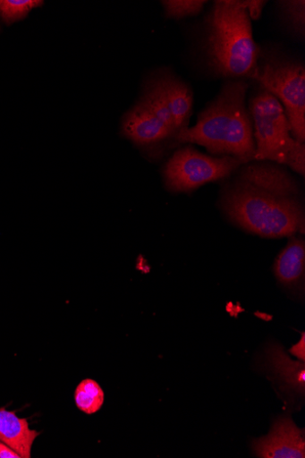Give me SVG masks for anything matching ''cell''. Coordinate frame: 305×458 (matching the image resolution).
<instances>
[{
  "label": "cell",
  "instance_id": "cell-14",
  "mask_svg": "<svg viewBox=\"0 0 305 458\" xmlns=\"http://www.w3.org/2000/svg\"><path fill=\"white\" fill-rule=\"evenodd\" d=\"M282 18L290 31L300 39L305 35V2L304 0H284L278 2Z\"/></svg>",
  "mask_w": 305,
  "mask_h": 458
},
{
  "label": "cell",
  "instance_id": "cell-1",
  "mask_svg": "<svg viewBox=\"0 0 305 458\" xmlns=\"http://www.w3.org/2000/svg\"><path fill=\"white\" fill-rule=\"evenodd\" d=\"M296 182L284 170L265 163L243 166L222 196L228 217L263 237L281 238L304 233V210Z\"/></svg>",
  "mask_w": 305,
  "mask_h": 458
},
{
  "label": "cell",
  "instance_id": "cell-15",
  "mask_svg": "<svg viewBox=\"0 0 305 458\" xmlns=\"http://www.w3.org/2000/svg\"><path fill=\"white\" fill-rule=\"evenodd\" d=\"M42 4L40 0H0V17L10 25L24 19L32 9Z\"/></svg>",
  "mask_w": 305,
  "mask_h": 458
},
{
  "label": "cell",
  "instance_id": "cell-7",
  "mask_svg": "<svg viewBox=\"0 0 305 458\" xmlns=\"http://www.w3.org/2000/svg\"><path fill=\"white\" fill-rule=\"evenodd\" d=\"M252 450L257 457L304 458V430L284 416L275 422L267 437L253 441Z\"/></svg>",
  "mask_w": 305,
  "mask_h": 458
},
{
  "label": "cell",
  "instance_id": "cell-9",
  "mask_svg": "<svg viewBox=\"0 0 305 458\" xmlns=\"http://www.w3.org/2000/svg\"><path fill=\"white\" fill-rule=\"evenodd\" d=\"M123 135L139 146H147L174 138L173 132L142 103L123 117Z\"/></svg>",
  "mask_w": 305,
  "mask_h": 458
},
{
  "label": "cell",
  "instance_id": "cell-2",
  "mask_svg": "<svg viewBox=\"0 0 305 458\" xmlns=\"http://www.w3.org/2000/svg\"><path fill=\"white\" fill-rule=\"evenodd\" d=\"M247 80H227L222 89L200 112L192 128L180 132L179 143H194L212 155L233 157L248 164L255 157L250 114L246 105Z\"/></svg>",
  "mask_w": 305,
  "mask_h": 458
},
{
  "label": "cell",
  "instance_id": "cell-13",
  "mask_svg": "<svg viewBox=\"0 0 305 458\" xmlns=\"http://www.w3.org/2000/svg\"><path fill=\"white\" fill-rule=\"evenodd\" d=\"M74 400L80 411L86 414H94L103 407L105 393L97 382L86 379L77 386Z\"/></svg>",
  "mask_w": 305,
  "mask_h": 458
},
{
  "label": "cell",
  "instance_id": "cell-10",
  "mask_svg": "<svg viewBox=\"0 0 305 458\" xmlns=\"http://www.w3.org/2000/svg\"><path fill=\"white\" fill-rule=\"evenodd\" d=\"M268 362L274 376L284 392L304 397L305 366L304 362L292 360L281 346H272L268 352Z\"/></svg>",
  "mask_w": 305,
  "mask_h": 458
},
{
  "label": "cell",
  "instance_id": "cell-6",
  "mask_svg": "<svg viewBox=\"0 0 305 458\" xmlns=\"http://www.w3.org/2000/svg\"><path fill=\"white\" fill-rule=\"evenodd\" d=\"M241 164L233 157L208 156L185 147L167 161L164 178L169 191L191 192L206 183L229 178Z\"/></svg>",
  "mask_w": 305,
  "mask_h": 458
},
{
  "label": "cell",
  "instance_id": "cell-5",
  "mask_svg": "<svg viewBox=\"0 0 305 458\" xmlns=\"http://www.w3.org/2000/svg\"><path fill=\"white\" fill-rule=\"evenodd\" d=\"M255 157L258 161L287 165L297 142L291 134L284 106L271 93L258 87L249 100Z\"/></svg>",
  "mask_w": 305,
  "mask_h": 458
},
{
  "label": "cell",
  "instance_id": "cell-4",
  "mask_svg": "<svg viewBox=\"0 0 305 458\" xmlns=\"http://www.w3.org/2000/svg\"><path fill=\"white\" fill-rule=\"evenodd\" d=\"M275 96L284 106L292 137L305 141L304 64L275 49H261L251 79Z\"/></svg>",
  "mask_w": 305,
  "mask_h": 458
},
{
  "label": "cell",
  "instance_id": "cell-17",
  "mask_svg": "<svg viewBox=\"0 0 305 458\" xmlns=\"http://www.w3.org/2000/svg\"><path fill=\"white\" fill-rule=\"evenodd\" d=\"M305 145L301 142H297L296 146L291 152L287 165L290 168L298 174L304 176L305 172Z\"/></svg>",
  "mask_w": 305,
  "mask_h": 458
},
{
  "label": "cell",
  "instance_id": "cell-18",
  "mask_svg": "<svg viewBox=\"0 0 305 458\" xmlns=\"http://www.w3.org/2000/svg\"><path fill=\"white\" fill-rule=\"evenodd\" d=\"M267 2H263V0H247V2H245V5L250 21H256L260 18L261 13H263L264 8L267 5Z\"/></svg>",
  "mask_w": 305,
  "mask_h": 458
},
{
  "label": "cell",
  "instance_id": "cell-11",
  "mask_svg": "<svg viewBox=\"0 0 305 458\" xmlns=\"http://www.w3.org/2000/svg\"><path fill=\"white\" fill-rule=\"evenodd\" d=\"M39 433L31 430L27 420L15 411L0 408V441L15 450L22 458L31 457V448Z\"/></svg>",
  "mask_w": 305,
  "mask_h": 458
},
{
  "label": "cell",
  "instance_id": "cell-16",
  "mask_svg": "<svg viewBox=\"0 0 305 458\" xmlns=\"http://www.w3.org/2000/svg\"><path fill=\"white\" fill-rule=\"evenodd\" d=\"M207 2L204 0H168L162 2L168 19L182 20L199 14Z\"/></svg>",
  "mask_w": 305,
  "mask_h": 458
},
{
  "label": "cell",
  "instance_id": "cell-12",
  "mask_svg": "<svg viewBox=\"0 0 305 458\" xmlns=\"http://www.w3.org/2000/svg\"><path fill=\"white\" fill-rule=\"evenodd\" d=\"M277 280L284 286L292 287L303 281L305 271V242L292 237L277 257L274 266Z\"/></svg>",
  "mask_w": 305,
  "mask_h": 458
},
{
  "label": "cell",
  "instance_id": "cell-20",
  "mask_svg": "<svg viewBox=\"0 0 305 458\" xmlns=\"http://www.w3.org/2000/svg\"><path fill=\"white\" fill-rule=\"evenodd\" d=\"M21 456L8 445L0 441V458H21Z\"/></svg>",
  "mask_w": 305,
  "mask_h": 458
},
{
  "label": "cell",
  "instance_id": "cell-3",
  "mask_svg": "<svg viewBox=\"0 0 305 458\" xmlns=\"http://www.w3.org/2000/svg\"><path fill=\"white\" fill-rule=\"evenodd\" d=\"M204 27L205 58L209 71L227 80H251L260 47L254 41L245 2H214Z\"/></svg>",
  "mask_w": 305,
  "mask_h": 458
},
{
  "label": "cell",
  "instance_id": "cell-19",
  "mask_svg": "<svg viewBox=\"0 0 305 458\" xmlns=\"http://www.w3.org/2000/svg\"><path fill=\"white\" fill-rule=\"evenodd\" d=\"M290 354L295 356L298 360L305 361V335L301 333V338L299 343L293 345L290 351Z\"/></svg>",
  "mask_w": 305,
  "mask_h": 458
},
{
  "label": "cell",
  "instance_id": "cell-8",
  "mask_svg": "<svg viewBox=\"0 0 305 458\" xmlns=\"http://www.w3.org/2000/svg\"><path fill=\"white\" fill-rule=\"evenodd\" d=\"M155 81L170 111L177 136L189 128L193 109V91L188 82L172 72H161Z\"/></svg>",
  "mask_w": 305,
  "mask_h": 458
}]
</instances>
